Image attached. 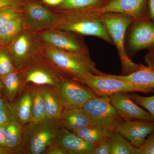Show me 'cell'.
<instances>
[{
    "instance_id": "1",
    "label": "cell",
    "mask_w": 154,
    "mask_h": 154,
    "mask_svg": "<svg viewBox=\"0 0 154 154\" xmlns=\"http://www.w3.org/2000/svg\"><path fill=\"white\" fill-rule=\"evenodd\" d=\"M57 13L58 20L53 28L78 35L95 36L113 43L98 15L87 9L58 11Z\"/></svg>"
},
{
    "instance_id": "2",
    "label": "cell",
    "mask_w": 154,
    "mask_h": 154,
    "mask_svg": "<svg viewBox=\"0 0 154 154\" xmlns=\"http://www.w3.org/2000/svg\"><path fill=\"white\" fill-rule=\"evenodd\" d=\"M42 43L41 55L66 77L73 79L88 73H104L96 68L91 57L56 49Z\"/></svg>"
},
{
    "instance_id": "3",
    "label": "cell",
    "mask_w": 154,
    "mask_h": 154,
    "mask_svg": "<svg viewBox=\"0 0 154 154\" xmlns=\"http://www.w3.org/2000/svg\"><path fill=\"white\" fill-rule=\"evenodd\" d=\"M59 118H47L30 122L22 126V152L26 154H42L52 145L62 127Z\"/></svg>"
},
{
    "instance_id": "4",
    "label": "cell",
    "mask_w": 154,
    "mask_h": 154,
    "mask_svg": "<svg viewBox=\"0 0 154 154\" xmlns=\"http://www.w3.org/2000/svg\"><path fill=\"white\" fill-rule=\"evenodd\" d=\"M98 16L118 51L122 66L121 75L129 74L141 67L143 65L133 62L125 49V33L128 26L134 22L132 17L125 14L111 13Z\"/></svg>"
},
{
    "instance_id": "5",
    "label": "cell",
    "mask_w": 154,
    "mask_h": 154,
    "mask_svg": "<svg viewBox=\"0 0 154 154\" xmlns=\"http://www.w3.org/2000/svg\"><path fill=\"white\" fill-rule=\"evenodd\" d=\"M42 42L36 33L25 28L6 48L17 70H20L41 55Z\"/></svg>"
},
{
    "instance_id": "6",
    "label": "cell",
    "mask_w": 154,
    "mask_h": 154,
    "mask_svg": "<svg viewBox=\"0 0 154 154\" xmlns=\"http://www.w3.org/2000/svg\"><path fill=\"white\" fill-rule=\"evenodd\" d=\"M82 107L95 125L111 131H116L125 121L112 105L109 96H96L86 102Z\"/></svg>"
},
{
    "instance_id": "7",
    "label": "cell",
    "mask_w": 154,
    "mask_h": 154,
    "mask_svg": "<svg viewBox=\"0 0 154 154\" xmlns=\"http://www.w3.org/2000/svg\"><path fill=\"white\" fill-rule=\"evenodd\" d=\"M51 88L65 108L82 107L90 99L98 96L88 86L69 77L61 78Z\"/></svg>"
},
{
    "instance_id": "8",
    "label": "cell",
    "mask_w": 154,
    "mask_h": 154,
    "mask_svg": "<svg viewBox=\"0 0 154 154\" xmlns=\"http://www.w3.org/2000/svg\"><path fill=\"white\" fill-rule=\"evenodd\" d=\"M88 86L98 96H110L119 92H140L137 88L112 75L91 73L72 79Z\"/></svg>"
},
{
    "instance_id": "9",
    "label": "cell",
    "mask_w": 154,
    "mask_h": 154,
    "mask_svg": "<svg viewBox=\"0 0 154 154\" xmlns=\"http://www.w3.org/2000/svg\"><path fill=\"white\" fill-rule=\"evenodd\" d=\"M39 40L56 49L91 57L88 47L78 34L54 28L45 29L36 33Z\"/></svg>"
},
{
    "instance_id": "10",
    "label": "cell",
    "mask_w": 154,
    "mask_h": 154,
    "mask_svg": "<svg viewBox=\"0 0 154 154\" xmlns=\"http://www.w3.org/2000/svg\"><path fill=\"white\" fill-rule=\"evenodd\" d=\"M20 70L25 85L30 83L52 87L61 78L66 77L41 55Z\"/></svg>"
},
{
    "instance_id": "11",
    "label": "cell",
    "mask_w": 154,
    "mask_h": 154,
    "mask_svg": "<svg viewBox=\"0 0 154 154\" xmlns=\"http://www.w3.org/2000/svg\"><path fill=\"white\" fill-rule=\"evenodd\" d=\"M23 17L26 28L36 33L53 28L58 20V14L50 10L44 5L30 0L23 8Z\"/></svg>"
},
{
    "instance_id": "12",
    "label": "cell",
    "mask_w": 154,
    "mask_h": 154,
    "mask_svg": "<svg viewBox=\"0 0 154 154\" xmlns=\"http://www.w3.org/2000/svg\"><path fill=\"white\" fill-rule=\"evenodd\" d=\"M148 0H109L99 7L85 9L95 15L106 13L125 14L132 17L135 22L149 18Z\"/></svg>"
},
{
    "instance_id": "13",
    "label": "cell",
    "mask_w": 154,
    "mask_h": 154,
    "mask_svg": "<svg viewBox=\"0 0 154 154\" xmlns=\"http://www.w3.org/2000/svg\"><path fill=\"white\" fill-rule=\"evenodd\" d=\"M134 22L128 40L132 55L154 47V22L149 18Z\"/></svg>"
},
{
    "instance_id": "14",
    "label": "cell",
    "mask_w": 154,
    "mask_h": 154,
    "mask_svg": "<svg viewBox=\"0 0 154 154\" xmlns=\"http://www.w3.org/2000/svg\"><path fill=\"white\" fill-rule=\"evenodd\" d=\"M135 147L139 148L154 131V122L142 119L126 120L116 129Z\"/></svg>"
},
{
    "instance_id": "15",
    "label": "cell",
    "mask_w": 154,
    "mask_h": 154,
    "mask_svg": "<svg viewBox=\"0 0 154 154\" xmlns=\"http://www.w3.org/2000/svg\"><path fill=\"white\" fill-rule=\"evenodd\" d=\"M110 102L125 120L142 119L153 121L148 111L140 107L127 92H119L109 96Z\"/></svg>"
},
{
    "instance_id": "16",
    "label": "cell",
    "mask_w": 154,
    "mask_h": 154,
    "mask_svg": "<svg viewBox=\"0 0 154 154\" xmlns=\"http://www.w3.org/2000/svg\"><path fill=\"white\" fill-rule=\"evenodd\" d=\"M52 145L60 147L66 154H91L95 147L63 127L59 131Z\"/></svg>"
},
{
    "instance_id": "17",
    "label": "cell",
    "mask_w": 154,
    "mask_h": 154,
    "mask_svg": "<svg viewBox=\"0 0 154 154\" xmlns=\"http://www.w3.org/2000/svg\"><path fill=\"white\" fill-rule=\"evenodd\" d=\"M112 76L132 85L140 92L149 94L154 92V70L143 65L129 74Z\"/></svg>"
},
{
    "instance_id": "18",
    "label": "cell",
    "mask_w": 154,
    "mask_h": 154,
    "mask_svg": "<svg viewBox=\"0 0 154 154\" xmlns=\"http://www.w3.org/2000/svg\"><path fill=\"white\" fill-rule=\"evenodd\" d=\"M59 119L62 126L71 131L95 125L83 107L65 108Z\"/></svg>"
},
{
    "instance_id": "19",
    "label": "cell",
    "mask_w": 154,
    "mask_h": 154,
    "mask_svg": "<svg viewBox=\"0 0 154 154\" xmlns=\"http://www.w3.org/2000/svg\"><path fill=\"white\" fill-rule=\"evenodd\" d=\"M23 90L19 97L11 104L14 115L22 126L31 121L33 85Z\"/></svg>"
},
{
    "instance_id": "20",
    "label": "cell",
    "mask_w": 154,
    "mask_h": 154,
    "mask_svg": "<svg viewBox=\"0 0 154 154\" xmlns=\"http://www.w3.org/2000/svg\"><path fill=\"white\" fill-rule=\"evenodd\" d=\"M1 80L3 97L11 104L17 99L26 85L22 71L16 70Z\"/></svg>"
},
{
    "instance_id": "21",
    "label": "cell",
    "mask_w": 154,
    "mask_h": 154,
    "mask_svg": "<svg viewBox=\"0 0 154 154\" xmlns=\"http://www.w3.org/2000/svg\"><path fill=\"white\" fill-rule=\"evenodd\" d=\"M22 125L14 116L6 127V148L11 154L22 152Z\"/></svg>"
},
{
    "instance_id": "22",
    "label": "cell",
    "mask_w": 154,
    "mask_h": 154,
    "mask_svg": "<svg viewBox=\"0 0 154 154\" xmlns=\"http://www.w3.org/2000/svg\"><path fill=\"white\" fill-rule=\"evenodd\" d=\"M26 28L23 14L0 27V47L6 48L21 31Z\"/></svg>"
},
{
    "instance_id": "23",
    "label": "cell",
    "mask_w": 154,
    "mask_h": 154,
    "mask_svg": "<svg viewBox=\"0 0 154 154\" xmlns=\"http://www.w3.org/2000/svg\"><path fill=\"white\" fill-rule=\"evenodd\" d=\"M43 101L45 114L47 118H60L65 109L51 87L39 86Z\"/></svg>"
},
{
    "instance_id": "24",
    "label": "cell",
    "mask_w": 154,
    "mask_h": 154,
    "mask_svg": "<svg viewBox=\"0 0 154 154\" xmlns=\"http://www.w3.org/2000/svg\"><path fill=\"white\" fill-rule=\"evenodd\" d=\"M72 132L96 146L108 139L111 131L101 127L93 125Z\"/></svg>"
},
{
    "instance_id": "25",
    "label": "cell",
    "mask_w": 154,
    "mask_h": 154,
    "mask_svg": "<svg viewBox=\"0 0 154 154\" xmlns=\"http://www.w3.org/2000/svg\"><path fill=\"white\" fill-rule=\"evenodd\" d=\"M109 140L111 154H139L138 149L133 146L116 131H111Z\"/></svg>"
},
{
    "instance_id": "26",
    "label": "cell",
    "mask_w": 154,
    "mask_h": 154,
    "mask_svg": "<svg viewBox=\"0 0 154 154\" xmlns=\"http://www.w3.org/2000/svg\"><path fill=\"white\" fill-rule=\"evenodd\" d=\"M109 0H63L55 7L57 11L82 10L96 8L104 5Z\"/></svg>"
},
{
    "instance_id": "27",
    "label": "cell",
    "mask_w": 154,
    "mask_h": 154,
    "mask_svg": "<svg viewBox=\"0 0 154 154\" xmlns=\"http://www.w3.org/2000/svg\"><path fill=\"white\" fill-rule=\"evenodd\" d=\"M46 118L44 101L40 87L33 84L32 112L30 122L41 121Z\"/></svg>"
},
{
    "instance_id": "28",
    "label": "cell",
    "mask_w": 154,
    "mask_h": 154,
    "mask_svg": "<svg viewBox=\"0 0 154 154\" xmlns=\"http://www.w3.org/2000/svg\"><path fill=\"white\" fill-rule=\"evenodd\" d=\"M16 70L8 51L5 48L0 47V79Z\"/></svg>"
},
{
    "instance_id": "29",
    "label": "cell",
    "mask_w": 154,
    "mask_h": 154,
    "mask_svg": "<svg viewBox=\"0 0 154 154\" xmlns=\"http://www.w3.org/2000/svg\"><path fill=\"white\" fill-rule=\"evenodd\" d=\"M128 94L135 103L148 111L152 117L154 122V95L145 97L140 96L135 92H129Z\"/></svg>"
},
{
    "instance_id": "30",
    "label": "cell",
    "mask_w": 154,
    "mask_h": 154,
    "mask_svg": "<svg viewBox=\"0 0 154 154\" xmlns=\"http://www.w3.org/2000/svg\"><path fill=\"white\" fill-rule=\"evenodd\" d=\"M23 8H10L0 11V27L9 20L22 15Z\"/></svg>"
},
{
    "instance_id": "31",
    "label": "cell",
    "mask_w": 154,
    "mask_h": 154,
    "mask_svg": "<svg viewBox=\"0 0 154 154\" xmlns=\"http://www.w3.org/2000/svg\"><path fill=\"white\" fill-rule=\"evenodd\" d=\"M139 154H154V131L139 148Z\"/></svg>"
},
{
    "instance_id": "32",
    "label": "cell",
    "mask_w": 154,
    "mask_h": 154,
    "mask_svg": "<svg viewBox=\"0 0 154 154\" xmlns=\"http://www.w3.org/2000/svg\"><path fill=\"white\" fill-rule=\"evenodd\" d=\"M30 0H0V11L10 8L23 7Z\"/></svg>"
},
{
    "instance_id": "33",
    "label": "cell",
    "mask_w": 154,
    "mask_h": 154,
    "mask_svg": "<svg viewBox=\"0 0 154 154\" xmlns=\"http://www.w3.org/2000/svg\"><path fill=\"white\" fill-rule=\"evenodd\" d=\"M91 154H111V145L109 138L94 147Z\"/></svg>"
},
{
    "instance_id": "34",
    "label": "cell",
    "mask_w": 154,
    "mask_h": 154,
    "mask_svg": "<svg viewBox=\"0 0 154 154\" xmlns=\"http://www.w3.org/2000/svg\"><path fill=\"white\" fill-rule=\"evenodd\" d=\"M14 116L11 105L7 108H0V125L8 124Z\"/></svg>"
},
{
    "instance_id": "35",
    "label": "cell",
    "mask_w": 154,
    "mask_h": 154,
    "mask_svg": "<svg viewBox=\"0 0 154 154\" xmlns=\"http://www.w3.org/2000/svg\"><path fill=\"white\" fill-rule=\"evenodd\" d=\"M147 66L154 70V47L149 49L148 52L144 57Z\"/></svg>"
},
{
    "instance_id": "36",
    "label": "cell",
    "mask_w": 154,
    "mask_h": 154,
    "mask_svg": "<svg viewBox=\"0 0 154 154\" xmlns=\"http://www.w3.org/2000/svg\"><path fill=\"white\" fill-rule=\"evenodd\" d=\"M42 154H66L62 149L58 146L52 145L47 148Z\"/></svg>"
},
{
    "instance_id": "37",
    "label": "cell",
    "mask_w": 154,
    "mask_h": 154,
    "mask_svg": "<svg viewBox=\"0 0 154 154\" xmlns=\"http://www.w3.org/2000/svg\"><path fill=\"white\" fill-rule=\"evenodd\" d=\"M7 125V124L0 125V146L2 148H6V133Z\"/></svg>"
},
{
    "instance_id": "38",
    "label": "cell",
    "mask_w": 154,
    "mask_h": 154,
    "mask_svg": "<svg viewBox=\"0 0 154 154\" xmlns=\"http://www.w3.org/2000/svg\"><path fill=\"white\" fill-rule=\"evenodd\" d=\"M147 7L149 17L154 22V0H148Z\"/></svg>"
},
{
    "instance_id": "39",
    "label": "cell",
    "mask_w": 154,
    "mask_h": 154,
    "mask_svg": "<svg viewBox=\"0 0 154 154\" xmlns=\"http://www.w3.org/2000/svg\"><path fill=\"white\" fill-rule=\"evenodd\" d=\"M45 3L49 5L56 7L61 4L63 0H42Z\"/></svg>"
},
{
    "instance_id": "40",
    "label": "cell",
    "mask_w": 154,
    "mask_h": 154,
    "mask_svg": "<svg viewBox=\"0 0 154 154\" xmlns=\"http://www.w3.org/2000/svg\"><path fill=\"white\" fill-rule=\"evenodd\" d=\"M11 103H9L5 98L0 96V108H7L10 107Z\"/></svg>"
},
{
    "instance_id": "41",
    "label": "cell",
    "mask_w": 154,
    "mask_h": 154,
    "mask_svg": "<svg viewBox=\"0 0 154 154\" xmlns=\"http://www.w3.org/2000/svg\"><path fill=\"white\" fill-rule=\"evenodd\" d=\"M11 154V153L8 149L0 146V154Z\"/></svg>"
},
{
    "instance_id": "42",
    "label": "cell",
    "mask_w": 154,
    "mask_h": 154,
    "mask_svg": "<svg viewBox=\"0 0 154 154\" xmlns=\"http://www.w3.org/2000/svg\"><path fill=\"white\" fill-rule=\"evenodd\" d=\"M0 96H2V97H3L2 92V80H1V79H0Z\"/></svg>"
}]
</instances>
